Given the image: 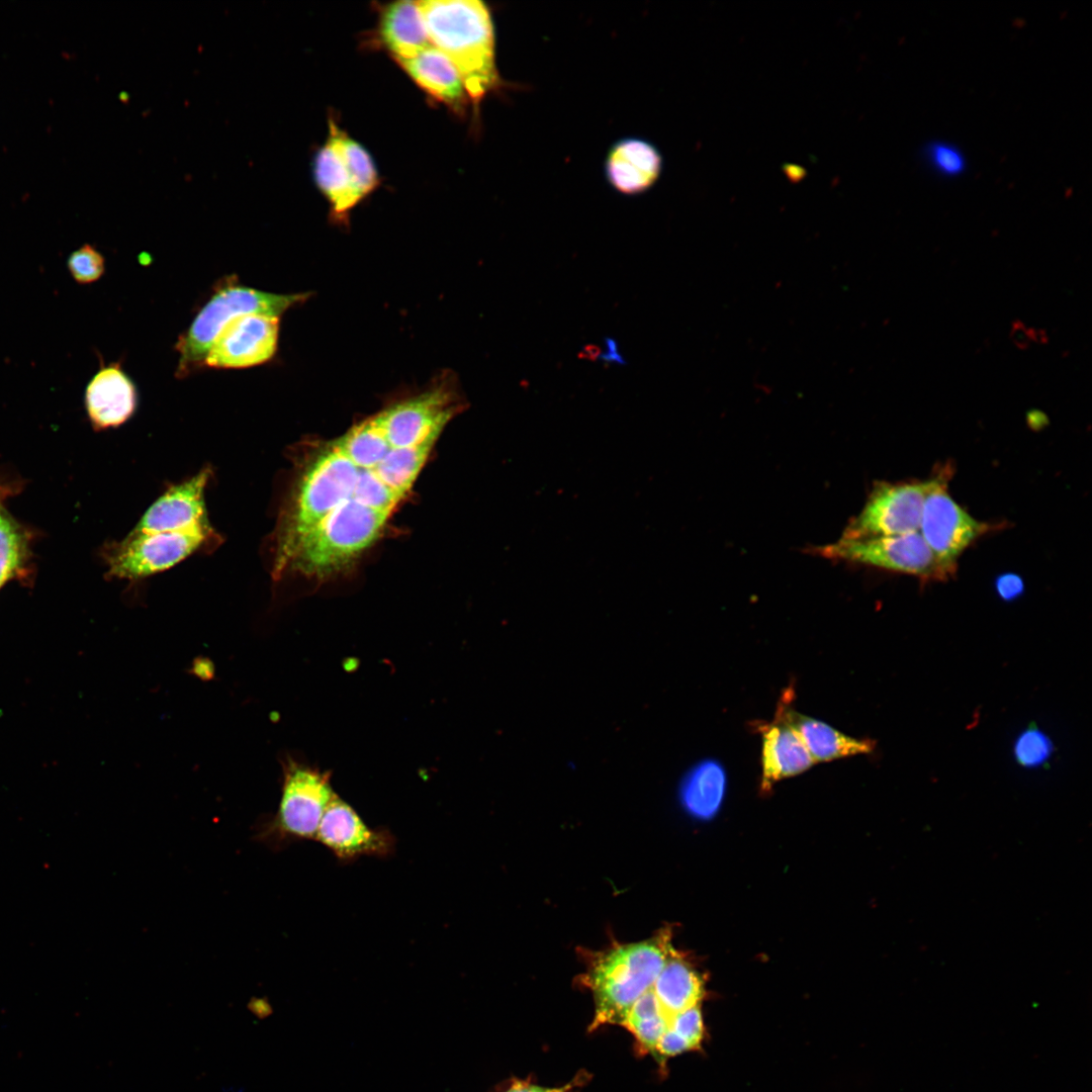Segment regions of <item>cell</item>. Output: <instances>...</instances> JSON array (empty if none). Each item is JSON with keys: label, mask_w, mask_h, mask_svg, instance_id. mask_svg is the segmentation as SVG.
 Listing matches in <instances>:
<instances>
[{"label": "cell", "mask_w": 1092, "mask_h": 1092, "mask_svg": "<svg viewBox=\"0 0 1092 1092\" xmlns=\"http://www.w3.org/2000/svg\"><path fill=\"white\" fill-rule=\"evenodd\" d=\"M376 35L394 61L414 58L432 44L418 1L401 0L381 6Z\"/></svg>", "instance_id": "18"}, {"label": "cell", "mask_w": 1092, "mask_h": 1092, "mask_svg": "<svg viewBox=\"0 0 1092 1092\" xmlns=\"http://www.w3.org/2000/svg\"><path fill=\"white\" fill-rule=\"evenodd\" d=\"M1053 752V741L1035 725L1023 730L1013 745V756L1016 762L1027 768L1043 765L1052 757Z\"/></svg>", "instance_id": "24"}, {"label": "cell", "mask_w": 1092, "mask_h": 1092, "mask_svg": "<svg viewBox=\"0 0 1092 1092\" xmlns=\"http://www.w3.org/2000/svg\"><path fill=\"white\" fill-rule=\"evenodd\" d=\"M313 840L342 863L361 856L388 857L395 850V837L387 828H370L337 794L328 804Z\"/></svg>", "instance_id": "11"}, {"label": "cell", "mask_w": 1092, "mask_h": 1092, "mask_svg": "<svg viewBox=\"0 0 1092 1092\" xmlns=\"http://www.w3.org/2000/svg\"><path fill=\"white\" fill-rule=\"evenodd\" d=\"M662 158L650 143L635 138L618 141L609 150L605 171L608 182L626 195L648 190L658 179Z\"/></svg>", "instance_id": "15"}, {"label": "cell", "mask_w": 1092, "mask_h": 1092, "mask_svg": "<svg viewBox=\"0 0 1092 1092\" xmlns=\"http://www.w3.org/2000/svg\"><path fill=\"white\" fill-rule=\"evenodd\" d=\"M329 138L343 159L358 200L362 201L380 184L371 156L362 145L339 128L333 118L329 120Z\"/></svg>", "instance_id": "22"}, {"label": "cell", "mask_w": 1092, "mask_h": 1092, "mask_svg": "<svg viewBox=\"0 0 1092 1092\" xmlns=\"http://www.w3.org/2000/svg\"><path fill=\"white\" fill-rule=\"evenodd\" d=\"M3 493L0 490V587L22 565L27 550L25 534L6 511Z\"/></svg>", "instance_id": "23"}, {"label": "cell", "mask_w": 1092, "mask_h": 1092, "mask_svg": "<svg viewBox=\"0 0 1092 1092\" xmlns=\"http://www.w3.org/2000/svg\"><path fill=\"white\" fill-rule=\"evenodd\" d=\"M282 795L270 824L277 841L314 839L334 792L331 774L288 760L283 766Z\"/></svg>", "instance_id": "7"}, {"label": "cell", "mask_w": 1092, "mask_h": 1092, "mask_svg": "<svg viewBox=\"0 0 1092 1092\" xmlns=\"http://www.w3.org/2000/svg\"><path fill=\"white\" fill-rule=\"evenodd\" d=\"M688 1051H693L690 1043L672 1029L667 1027L658 1039L652 1054L658 1062H663L669 1057Z\"/></svg>", "instance_id": "29"}, {"label": "cell", "mask_w": 1092, "mask_h": 1092, "mask_svg": "<svg viewBox=\"0 0 1092 1092\" xmlns=\"http://www.w3.org/2000/svg\"><path fill=\"white\" fill-rule=\"evenodd\" d=\"M996 590L1004 601H1012L1023 592V581L1016 574H1003L996 580Z\"/></svg>", "instance_id": "30"}, {"label": "cell", "mask_w": 1092, "mask_h": 1092, "mask_svg": "<svg viewBox=\"0 0 1092 1092\" xmlns=\"http://www.w3.org/2000/svg\"><path fill=\"white\" fill-rule=\"evenodd\" d=\"M652 991L668 1020L700 1004L704 982L698 972L674 951L655 980Z\"/></svg>", "instance_id": "20"}, {"label": "cell", "mask_w": 1092, "mask_h": 1092, "mask_svg": "<svg viewBox=\"0 0 1092 1092\" xmlns=\"http://www.w3.org/2000/svg\"><path fill=\"white\" fill-rule=\"evenodd\" d=\"M136 387L119 362L102 365L85 390V407L95 429L118 427L134 413Z\"/></svg>", "instance_id": "13"}, {"label": "cell", "mask_w": 1092, "mask_h": 1092, "mask_svg": "<svg viewBox=\"0 0 1092 1092\" xmlns=\"http://www.w3.org/2000/svg\"><path fill=\"white\" fill-rule=\"evenodd\" d=\"M209 477L210 469L205 468L170 487L147 510L132 532H175L210 526L204 503Z\"/></svg>", "instance_id": "12"}, {"label": "cell", "mask_w": 1092, "mask_h": 1092, "mask_svg": "<svg viewBox=\"0 0 1092 1092\" xmlns=\"http://www.w3.org/2000/svg\"><path fill=\"white\" fill-rule=\"evenodd\" d=\"M313 174L317 188L330 204L331 218L338 223H348L350 211L360 202L341 155L328 136L326 144L315 153Z\"/></svg>", "instance_id": "19"}, {"label": "cell", "mask_w": 1092, "mask_h": 1092, "mask_svg": "<svg viewBox=\"0 0 1092 1092\" xmlns=\"http://www.w3.org/2000/svg\"><path fill=\"white\" fill-rule=\"evenodd\" d=\"M395 62L430 96L455 114H465L470 99L456 68L441 51L431 44L414 58Z\"/></svg>", "instance_id": "16"}, {"label": "cell", "mask_w": 1092, "mask_h": 1092, "mask_svg": "<svg viewBox=\"0 0 1092 1092\" xmlns=\"http://www.w3.org/2000/svg\"><path fill=\"white\" fill-rule=\"evenodd\" d=\"M431 43L456 68L472 104L503 85L495 63L494 25L479 0L418 1Z\"/></svg>", "instance_id": "2"}, {"label": "cell", "mask_w": 1092, "mask_h": 1092, "mask_svg": "<svg viewBox=\"0 0 1092 1092\" xmlns=\"http://www.w3.org/2000/svg\"><path fill=\"white\" fill-rule=\"evenodd\" d=\"M308 297L306 292H266L241 284L235 275L224 277L174 346L179 356L176 377H188L204 367L210 347L233 318L246 313L281 316Z\"/></svg>", "instance_id": "4"}, {"label": "cell", "mask_w": 1092, "mask_h": 1092, "mask_svg": "<svg viewBox=\"0 0 1092 1092\" xmlns=\"http://www.w3.org/2000/svg\"><path fill=\"white\" fill-rule=\"evenodd\" d=\"M930 478L897 483L881 482L861 512L845 529L843 539H866L919 532Z\"/></svg>", "instance_id": "9"}, {"label": "cell", "mask_w": 1092, "mask_h": 1092, "mask_svg": "<svg viewBox=\"0 0 1092 1092\" xmlns=\"http://www.w3.org/2000/svg\"><path fill=\"white\" fill-rule=\"evenodd\" d=\"M756 728L762 742V793L769 792L777 782L800 775L815 763L797 732L779 710L771 722H759Z\"/></svg>", "instance_id": "14"}, {"label": "cell", "mask_w": 1092, "mask_h": 1092, "mask_svg": "<svg viewBox=\"0 0 1092 1092\" xmlns=\"http://www.w3.org/2000/svg\"><path fill=\"white\" fill-rule=\"evenodd\" d=\"M826 558L876 566L923 579L945 580L948 575L919 532L866 539H843L818 548Z\"/></svg>", "instance_id": "8"}, {"label": "cell", "mask_w": 1092, "mask_h": 1092, "mask_svg": "<svg viewBox=\"0 0 1092 1092\" xmlns=\"http://www.w3.org/2000/svg\"><path fill=\"white\" fill-rule=\"evenodd\" d=\"M624 1027L633 1033L643 1050L652 1054L658 1039L668 1027V1020L664 1015H658L629 1021Z\"/></svg>", "instance_id": "28"}, {"label": "cell", "mask_w": 1092, "mask_h": 1092, "mask_svg": "<svg viewBox=\"0 0 1092 1092\" xmlns=\"http://www.w3.org/2000/svg\"><path fill=\"white\" fill-rule=\"evenodd\" d=\"M280 316L246 313L233 318L213 342L204 367L240 369L269 362L276 354Z\"/></svg>", "instance_id": "10"}, {"label": "cell", "mask_w": 1092, "mask_h": 1092, "mask_svg": "<svg viewBox=\"0 0 1092 1092\" xmlns=\"http://www.w3.org/2000/svg\"><path fill=\"white\" fill-rule=\"evenodd\" d=\"M668 1028L685 1038L693 1051L699 1049L704 1036V1022L699 1005L675 1014L670 1019Z\"/></svg>", "instance_id": "27"}, {"label": "cell", "mask_w": 1092, "mask_h": 1092, "mask_svg": "<svg viewBox=\"0 0 1092 1092\" xmlns=\"http://www.w3.org/2000/svg\"><path fill=\"white\" fill-rule=\"evenodd\" d=\"M726 772L717 760L706 759L686 774L679 787L685 809L694 817L708 819L719 810L726 790Z\"/></svg>", "instance_id": "21"}, {"label": "cell", "mask_w": 1092, "mask_h": 1092, "mask_svg": "<svg viewBox=\"0 0 1092 1092\" xmlns=\"http://www.w3.org/2000/svg\"><path fill=\"white\" fill-rule=\"evenodd\" d=\"M443 372L331 439L306 442L273 534V574L326 581L385 532L446 426L466 406Z\"/></svg>", "instance_id": "1"}, {"label": "cell", "mask_w": 1092, "mask_h": 1092, "mask_svg": "<svg viewBox=\"0 0 1092 1092\" xmlns=\"http://www.w3.org/2000/svg\"><path fill=\"white\" fill-rule=\"evenodd\" d=\"M216 537L210 526L175 532H130L106 551L111 576L138 579L166 570Z\"/></svg>", "instance_id": "6"}, {"label": "cell", "mask_w": 1092, "mask_h": 1092, "mask_svg": "<svg viewBox=\"0 0 1092 1092\" xmlns=\"http://www.w3.org/2000/svg\"><path fill=\"white\" fill-rule=\"evenodd\" d=\"M674 951L671 930L661 929L643 941L615 943L606 950L589 952L581 981L595 999L592 1028L623 1026L631 1006L653 986Z\"/></svg>", "instance_id": "3"}, {"label": "cell", "mask_w": 1092, "mask_h": 1092, "mask_svg": "<svg viewBox=\"0 0 1092 1092\" xmlns=\"http://www.w3.org/2000/svg\"><path fill=\"white\" fill-rule=\"evenodd\" d=\"M950 469L942 468L930 478L919 533L948 576L956 571L963 552L994 525L979 521L963 509L947 489Z\"/></svg>", "instance_id": "5"}, {"label": "cell", "mask_w": 1092, "mask_h": 1092, "mask_svg": "<svg viewBox=\"0 0 1092 1092\" xmlns=\"http://www.w3.org/2000/svg\"><path fill=\"white\" fill-rule=\"evenodd\" d=\"M791 692V689L785 692L778 710L797 732L815 762L871 753L875 749L873 740L845 735L818 719L793 710L788 701Z\"/></svg>", "instance_id": "17"}, {"label": "cell", "mask_w": 1092, "mask_h": 1092, "mask_svg": "<svg viewBox=\"0 0 1092 1092\" xmlns=\"http://www.w3.org/2000/svg\"><path fill=\"white\" fill-rule=\"evenodd\" d=\"M924 157L931 169L947 178L962 176L968 167L962 150L943 141L929 143L924 149Z\"/></svg>", "instance_id": "25"}, {"label": "cell", "mask_w": 1092, "mask_h": 1092, "mask_svg": "<svg viewBox=\"0 0 1092 1092\" xmlns=\"http://www.w3.org/2000/svg\"><path fill=\"white\" fill-rule=\"evenodd\" d=\"M67 266L73 279L79 284H90L101 278L105 271V259L89 244L71 253Z\"/></svg>", "instance_id": "26"}]
</instances>
